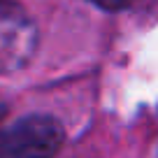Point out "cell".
Instances as JSON below:
<instances>
[{
    "instance_id": "obj_1",
    "label": "cell",
    "mask_w": 158,
    "mask_h": 158,
    "mask_svg": "<svg viewBox=\"0 0 158 158\" xmlns=\"http://www.w3.org/2000/svg\"><path fill=\"white\" fill-rule=\"evenodd\" d=\"M63 126L49 114H30L0 130V158H54L63 147Z\"/></svg>"
},
{
    "instance_id": "obj_2",
    "label": "cell",
    "mask_w": 158,
    "mask_h": 158,
    "mask_svg": "<svg viewBox=\"0 0 158 158\" xmlns=\"http://www.w3.org/2000/svg\"><path fill=\"white\" fill-rule=\"evenodd\" d=\"M35 26L14 0H0V70H16L35 51Z\"/></svg>"
},
{
    "instance_id": "obj_3",
    "label": "cell",
    "mask_w": 158,
    "mask_h": 158,
    "mask_svg": "<svg viewBox=\"0 0 158 158\" xmlns=\"http://www.w3.org/2000/svg\"><path fill=\"white\" fill-rule=\"evenodd\" d=\"M89 2H93V5L102 7L107 12H118V10H123V7H128L133 0H89Z\"/></svg>"
},
{
    "instance_id": "obj_4",
    "label": "cell",
    "mask_w": 158,
    "mask_h": 158,
    "mask_svg": "<svg viewBox=\"0 0 158 158\" xmlns=\"http://www.w3.org/2000/svg\"><path fill=\"white\" fill-rule=\"evenodd\" d=\"M5 114H7V102H5L2 98H0V121L5 118Z\"/></svg>"
}]
</instances>
